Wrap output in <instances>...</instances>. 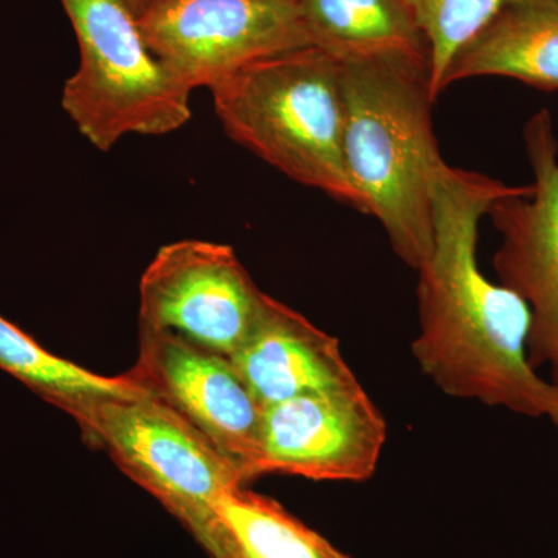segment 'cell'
Here are the masks:
<instances>
[{"mask_svg":"<svg viewBox=\"0 0 558 558\" xmlns=\"http://www.w3.org/2000/svg\"><path fill=\"white\" fill-rule=\"evenodd\" d=\"M529 185L447 165L433 194V247L417 269L418 369L450 398L478 400L558 429V387L529 363L527 304L478 266L480 222Z\"/></svg>","mask_w":558,"mask_h":558,"instance_id":"1","label":"cell"},{"mask_svg":"<svg viewBox=\"0 0 558 558\" xmlns=\"http://www.w3.org/2000/svg\"><path fill=\"white\" fill-rule=\"evenodd\" d=\"M343 64V154L349 180L396 255L417 270L433 247V194L446 170L433 128L429 65L411 60Z\"/></svg>","mask_w":558,"mask_h":558,"instance_id":"2","label":"cell"},{"mask_svg":"<svg viewBox=\"0 0 558 558\" xmlns=\"http://www.w3.org/2000/svg\"><path fill=\"white\" fill-rule=\"evenodd\" d=\"M341 76V61L303 47L245 65L209 90L230 138L295 182L362 213L344 165Z\"/></svg>","mask_w":558,"mask_h":558,"instance_id":"3","label":"cell"},{"mask_svg":"<svg viewBox=\"0 0 558 558\" xmlns=\"http://www.w3.org/2000/svg\"><path fill=\"white\" fill-rule=\"evenodd\" d=\"M75 31L80 68L62 108L95 148L124 135H165L191 119V92L149 49L138 20L117 0H60Z\"/></svg>","mask_w":558,"mask_h":558,"instance_id":"4","label":"cell"},{"mask_svg":"<svg viewBox=\"0 0 558 558\" xmlns=\"http://www.w3.org/2000/svg\"><path fill=\"white\" fill-rule=\"evenodd\" d=\"M73 418L84 440L108 451L213 556L222 531L220 502L244 483L204 436L146 395L95 400Z\"/></svg>","mask_w":558,"mask_h":558,"instance_id":"5","label":"cell"},{"mask_svg":"<svg viewBox=\"0 0 558 558\" xmlns=\"http://www.w3.org/2000/svg\"><path fill=\"white\" fill-rule=\"evenodd\" d=\"M266 299L230 245L172 242L140 279L138 326L231 359L255 329Z\"/></svg>","mask_w":558,"mask_h":558,"instance_id":"6","label":"cell"},{"mask_svg":"<svg viewBox=\"0 0 558 558\" xmlns=\"http://www.w3.org/2000/svg\"><path fill=\"white\" fill-rule=\"evenodd\" d=\"M149 49L190 90L311 47L296 0H159L138 17Z\"/></svg>","mask_w":558,"mask_h":558,"instance_id":"7","label":"cell"},{"mask_svg":"<svg viewBox=\"0 0 558 558\" xmlns=\"http://www.w3.org/2000/svg\"><path fill=\"white\" fill-rule=\"evenodd\" d=\"M523 135L534 182L488 209L501 234L494 267L501 286L527 304L529 363L548 366L558 387V142L548 110L535 113Z\"/></svg>","mask_w":558,"mask_h":558,"instance_id":"8","label":"cell"},{"mask_svg":"<svg viewBox=\"0 0 558 558\" xmlns=\"http://www.w3.org/2000/svg\"><path fill=\"white\" fill-rule=\"evenodd\" d=\"M124 376L204 436L242 483L256 478L264 409L229 357L170 333L138 330L137 362Z\"/></svg>","mask_w":558,"mask_h":558,"instance_id":"9","label":"cell"},{"mask_svg":"<svg viewBox=\"0 0 558 558\" xmlns=\"http://www.w3.org/2000/svg\"><path fill=\"white\" fill-rule=\"evenodd\" d=\"M387 422L360 381L266 407L256 478L362 483L376 473Z\"/></svg>","mask_w":558,"mask_h":558,"instance_id":"10","label":"cell"},{"mask_svg":"<svg viewBox=\"0 0 558 558\" xmlns=\"http://www.w3.org/2000/svg\"><path fill=\"white\" fill-rule=\"evenodd\" d=\"M230 360L263 409L359 381L336 337L269 295L255 329Z\"/></svg>","mask_w":558,"mask_h":558,"instance_id":"11","label":"cell"},{"mask_svg":"<svg viewBox=\"0 0 558 558\" xmlns=\"http://www.w3.org/2000/svg\"><path fill=\"white\" fill-rule=\"evenodd\" d=\"M502 76L558 90V0H510L453 58L440 92L458 81Z\"/></svg>","mask_w":558,"mask_h":558,"instance_id":"12","label":"cell"},{"mask_svg":"<svg viewBox=\"0 0 558 558\" xmlns=\"http://www.w3.org/2000/svg\"><path fill=\"white\" fill-rule=\"evenodd\" d=\"M311 47L341 62H427V40L403 0H296Z\"/></svg>","mask_w":558,"mask_h":558,"instance_id":"13","label":"cell"},{"mask_svg":"<svg viewBox=\"0 0 558 558\" xmlns=\"http://www.w3.org/2000/svg\"><path fill=\"white\" fill-rule=\"evenodd\" d=\"M219 519L222 531L209 558H352L275 499L244 486L223 498Z\"/></svg>","mask_w":558,"mask_h":558,"instance_id":"14","label":"cell"},{"mask_svg":"<svg viewBox=\"0 0 558 558\" xmlns=\"http://www.w3.org/2000/svg\"><path fill=\"white\" fill-rule=\"evenodd\" d=\"M0 369L72 417L95 400L145 396L124 374L98 376L57 357L3 317H0Z\"/></svg>","mask_w":558,"mask_h":558,"instance_id":"15","label":"cell"},{"mask_svg":"<svg viewBox=\"0 0 558 558\" xmlns=\"http://www.w3.org/2000/svg\"><path fill=\"white\" fill-rule=\"evenodd\" d=\"M429 50V90L440 83L458 51L494 20L510 0H403Z\"/></svg>","mask_w":558,"mask_h":558,"instance_id":"16","label":"cell"},{"mask_svg":"<svg viewBox=\"0 0 558 558\" xmlns=\"http://www.w3.org/2000/svg\"><path fill=\"white\" fill-rule=\"evenodd\" d=\"M117 2L121 3L124 9L130 10L138 20L145 11H148L159 0H117Z\"/></svg>","mask_w":558,"mask_h":558,"instance_id":"17","label":"cell"}]
</instances>
